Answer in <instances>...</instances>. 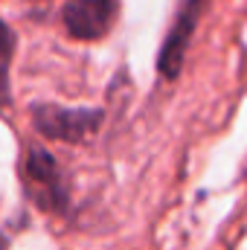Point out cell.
<instances>
[{"label":"cell","mask_w":247,"mask_h":250,"mask_svg":"<svg viewBox=\"0 0 247 250\" xmlns=\"http://www.w3.org/2000/svg\"><path fill=\"white\" fill-rule=\"evenodd\" d=\"M12 47H15V38H12V32H9V26L0 21V59H6L9 53H12Z\"/></svg>","instance_id":"cell-5"},{"label":"cell","mask_w":247,"mask_h":250,"mask_svg":"<svg viewBox=\"0 0 247 250\" xmlns=\"http://www.w3.org/2000/svg\"><path fill=\"white\" fill-rule=\"evenodd\" d=\"M23 172H26V187L32 192V198L38 201V207L56 209V212L67 207V189H64L62 166L56 163V157L47 148L29 146L26 148V160H23Z\"/></svg>","instance_id":"cell-2"},{"label":"cell","mask_w":247,"mask_h":250,"mask_svg":"<svg viewBox=\"0 0 247 250\" xmlns=\"http://www.w3.org/2000/svg\"><path fill=\"white\" fill-rule=\"evenodd\" d=\"M117 9H120L117 0H67L64 26L73 38L96 41L114 26Z\"/></svg>","instance_id":"cell-3"},{"label":"cell","mask_w":247,"mask_h":250,"mask_svg":"<svg viewBox=\"0 0 247 250\" xmlns=\"http://www.w3.org/2000/svg\"><path fill=\"white\" fill-rule=\"evenodd\" d=\"M32 125L50 137V140H64V143H84L90 140L99 125H102V111H84V108H59V105H35L32 108Z\"/></svg>","instance_id":"cell-1"},{"label":"cell","mask_w":247,"mask_h":250,"mask_svg":"<svg viewBox=\"0 0 247 250\" xmlns=\"http://www.w3.org/2000/svg\"><path fill=\"white\" fill-rule=\"evenodd\" d=\"M6 245H9V242H6V236L0 233V250H6Z\"/></svg>","instance_id":"cell-6"},{"label":"cell","mask_w":247,"mask_h":250,"mask_svg":"<svg viewBox=\"0 0 247 250\" xmlns=\"http://www.w3.org/2000/svg\"><path fill=\"white\" fill-rule=\"evenodd\" d=\"M206 3H209V0H186L184 3L178 21L172 23L169 35H166V44H163V50H160V73H163V79H178V73H181V67H184L186 47H189V41H192V32H195L198 18H201V12H204Z\"/></svg>","instance_id":"cell-4"}]
</instances>
